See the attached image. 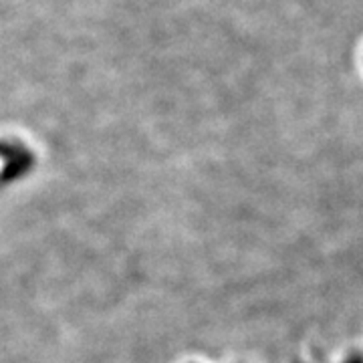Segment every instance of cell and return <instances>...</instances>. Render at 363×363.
Here are the masks:
<instances>
[{
  "mask_svg": "<svg viewBox=\"0 0 363 363\" xmlns=\"http://www.w3.org/2000/svg\"><path fill=\"white\" fill-rule=\"evenodd\" d=\"M0 156L6 160V166H4V172H2V178L4 180L18 178V176H23L33 166V156L26 152L25 147H21V145L0 143Z\"/></svg>",
  "mask_w": 363,
  "mask_h": 363,
  "instance_id": "1",
  "label": "cell"
}]
</instances>
